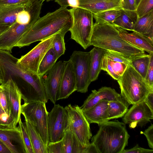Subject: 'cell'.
Listing matches in <instances>:
<instances>
[{
  "label": "cell",
  "instance_id": "ffe728a7",
  "mask_svg": "<svg viewBox=\"0 0 153 153\" xmlns=\"http://www.w3.org/2000/svg\"><path fill=\"white\" fill-rule=\"evenodd\" d=\"M77 7L87 10L93 14L109 10L122 9L120 0H78Z\"/></svg>",
  "mask_w": 153,
  "mask_h": 153
},
{
  "label": "cell",
  "instance_id": "4dcf8cb0",
  "mask_svg": "<svg viewBox=\"0 0 153 153\" xmlns=\"http://www.w3.org/2000/svg\"><path fill=\"white\" fill-rule=\"evenodd\" d=\"M144 54L130 60L135 70L145 79L149 64L151 55Z\"/></svg>",
  "mask_w": 153,
  "mask_h": 153
},
{
  "label": "cell",
  "instance_id": "1f68e13d",
  "mask_svg": "<svg viewBox=\"0 0 153 153\" xmlns=\"http://www.w3.org/2000/svg\"><path fill=\"white\" fill-rule=\"evenodd\" d=\"M121 9L109 10L93 14V18L96 22H106L113 25L114 21L121 14Z\"/></svg>",
  "mask_w": 153,
  "mask_h": 153
},
{
  "label": "cell",
  "instance_id": "5bb4252c",
  "mask_svg": "<svg viewBox=\"0 0 153 153\" xmlns=\"http://www.w3.org/2000/svg\"><path fill=\"white\" fill-rule=\"evenodd\" d=\"M153 119V113L144 101L132 105L123 116V122L131 128L142 127Z\"/></svg>",
  "mask_w": 153,
  "mask_h": 153
},
{
  "label": "cell",
  "instance_id": "44dd1931",
  "mask_svg": "<svg viewBox=\"0 0 153 153\" xmlns=\"http://www.w3.org/2000/svg\"><path fill=\"white\" fill-rule=\"evenodd\" d=\"M118 27L120 35L124 39L149 54H153V42L148 38L134 31L129 33L125 30Z\"/></svg>",
  "mask_w": 153,
  "mask_h": 153
},
{
  "label": "cell",
  "instance_id": "ba28073f",
  "mask_svg": "<svg viewBox=\"0 0 153 153\" xmlns=\"http://www.w3.org/2000/svg\"><path fill=\"white\" fill-rule=\"evenodd\" d=\"M65 108L68 116L67 128L72 131L83 147H87L90 143V140L92 137L90 123L78 105L69 104Z\"/></svg>",
  "mask_w": 153,
  "mask_h": 153
},
{
  "label": "cell",
  "instance_id": "484cf974",
  "mask_svg": "<svg viewBox=\"0 0 153 153\" xmlns=\"http://www.w3.org/2000/svg\"><path fill=\"white\" fill-rule=\"evenodd\" d=\"M106 50L94 47L91 51L90 79L91 82L96 80L101 70L102 60Z\"/></svg>",
  "mask_w": 153,
  "mask_h": 153
},
{
  "label": "cell",
  "instance_id": "4316f807",
  "mask_svg": "<svg viewBox=\"0 0 153 153\" xmlns=\"http://www.w3.org/2000/svg\"><path fill=\"white\" fill-rule=\"evenodd\" d=\"M25 121L34 153H48L47 146L38 132L27 120L25 118Z\"/></svg>",
  "mask_w": 153,
  "mask_h": 153
},
{
  "label": "cell",
  "instance_id": "4fadbf2b",
  "mask_svg": "<svg viewBox=\"0 0 153 153\" xmlns=\"http://www.w3.org/2000/svg\"><path fill=\"white\" fill-rule=\"evenodd\" d=\"M65 66L64 61H59L42 77L47 99L55 105Z\"/></svg>",
  "mask_w": 153,
  "mask_h": 153
},
{
  "label": "cell",
  "instance_id": "9c48e42d",
  "mask_svg": "<svg viewBox=\"0 0 153 153\" xmlns=\"http://www.w3.org/2000/svg\"><path fill=\"white\" fill-rule=\"evenodd\" d=\"M91 53L89 52L74 51L70 59L73 62L76 80V91L85 93L91 82L90 79Z\"/></svg>",
  "mask_w": 153,
  "mask_h": 153
},
{
  "label": "cell",
  "instance_id": "8992f818",
  "mask_svg": "<svg viewBox=\"0 0 153 153\" xmlns=\"http://www.w3.org/2000/svg\"><path fill=\"white\" fill-rule=\"evenodd\" d=\"M69 10L72 17V24L69 30L71 38L86 49L91 45L93 14L89 10L79 7L72 8Z\"/></svg>",
  "mask_w": 153,
  "mask_h": 153
},
{
  "label": "cell",
  "instance_id": "b9f144b4",
  "mask_svg": "<svg viewBox=\"0 0 153 153\" xmlns=\"http://www.w3.org/2000/svg\"><path fill=\"white\" fill-rule=\"evenodd\" d=\"M122 9L135 10L136 7L135 0H120Z\"/></svg>",
  "mask_w": 153,
  "mask_h": 153
},
{
  "label": "cell",
  "instance_id": "7bdbcfd3",
  "mask_svg": "<svg viewBox=\"0 0 153 153\" xmlns=\"http://www.w3.org/2000/svg\"><path fill=\"white\" fill-rule=\"evenodd\" d=\"M31 0H0V5L25 4Z\"/></svg>",
  "mask_w": 153,
  "mask_h": 153
},
{
  "label": "cell",
  "instance_id": "836d02e7",
  "mask_svg": "<svg viewBox=\"0 0 153 153\" xmlns=\"http://www.w3.org/2000/svg\"><path fill=\"white\" fill-rule=\"evenodd\" d=\"M18 127L20 130L26 153H34L30 137L26 129L25 123H23L21 119L18 123Z\"/></svg>",
  "mask_w": 153,
  "mask_h": 153
},
{
  "label": "cell",
  "instance_id": "603a6c76",
  "mask_svg": "<svg viewBox=\"0 0 153 153\" xmlns=\"http://www.w3.org/2000/svg\"><path fill=\"white\" fill-rule=\"evenodd\" d=\"M29 2L22 4L0 5V25H11L15 22L18 13L26 7Z\"/></svg>",
  "mask_w": 153,
  "mask_h": 153
},
{
  "label": "cell",
  "instance_id": "bcb514c9",
  "mask_svg": "<svg viewBox=\"0 0 153 153\" xmlns=\"http://www.w3.org/2000/svg\"><path fill=\"white\" fill-rule=\"evenodd\" d=\"M0 153H11L9 149L0 140Z\"/></svg>",
  "mask_w": 153,
  "mask_h": 153
},
{
  "label": "cell",
  "instance_id": "83f0119b",
  "mask_svg": "<svg viewBox=\"0 0 153 153\" xmlns=\"http://www.w3.org/2000/svg\"><path fill=\"white\" fill-rule=\"evenodd\" d=\"M63 153H84L83 147L72 131L67 128L62 137Z\"/></svg>",
  "mask_w": 153,
  "mask_h": 153
},
{
  "label": "cell",
  "instance_id": "e575fe53",
  "mask_svg": "<svg viewBox=\"0 0 153 153\" xmlns=\"http://www.w3.org/2000/svg\"><path fill=\"white\" fill-rule=\"evenodd\" d=\"M0 105L4 111L13 120L11 116L9 99L4 83L0 85Z\"/></svg>",
  "mask_w": 153,
  "mask_h": 153
},
{
  "label": "cell",
  "instance_id": "d4e9b609",
  "mask_svg": "<svg viewBox=\"0 0 153 153\" xmlns=\"http://www.w3.org/2000/svg\"><path fill=\"white\" fill-rule=\"evenodd\" d=\"M138 18L135 10L122 9L121 14L114 21L113 25L123 30L133 31Z\"/></svg>",
  "mask_w": 153,
  "mask_h": 153
},
{
  "label": "cell",
  "instance_id": "60d3db41",
  "mask_svg": "<svg viewBox=\"0 0 153 153\" xmlns=\"http://www.w3.org/2000/svg\"><path fill=\"white\" fill-rule=\"evenodd\" d=\"M153 149H145L139 146L137 144L133 147L124 149L122 153H153Z\"/></svg>",
  "mask_w": 153,
  "mask_h": 153
},
{
  "label": "cell",
  "instance_id": "3957f363",
  "mask_svg": "<svg viewBox=\"0 0 153 153\" xmlns=\"http://www.w3.org/2000/svg\"><path fill=\"white\" fill-rule=\"evenodd\" d=\"M90 44L117 52L129 60L145 54L144 50L122 38L117 27L106 22H96L94 24Z\"/></svg>",
  "mask_w": 153,
  "mask_h": 153
},
{
  "label": "cell",
  "instance_id": "681fc988",
  "mask_svg": "<svg viewBox=\"0 0 153 153\" xmlns=\"http://www.w3.org/2000/svg\"><path fill=\"white\" fill-rule=\"evenodd\" d=\"M140 1L141 0H135L136 7L138 5Z\"/></svg>",
  "mask_w": 153,
  "mask_h": 153
},
{
  "label": "cell",
  "instance_id": "8d00e7d4",
  "mask_svg": "<svg viewBox=\"0 0 153 153\" xmlns=\"http://www.w3.org/2000/svg\"><path fill=\"white\" fill-rule=\"evenodd\" d=\"M13 120L3 110L0 105V128H14Z\"/></svg>",
  "mask_w": 153,
  "mask_h": 153
},
{
  "label": "cell",
  "instance_id": "f35d334b",
  "mask_svg": "<svg viewBox=\"0 0 153 153\" xmlns=\"http://www.w3.org/2000/svg\"><path fill=\"white\" fill-rule=\"evenodd\" d=\"M145 81L151 90L153 91V54L151 55Z\"/></svg>",
  "mask_w": 153,
  "mask_h": 153
},
{
  "label": "cell",
  "instance_id": "f1b7e54d",
  "mask_svg": "<svg viewBox=\"0 0 153 153\" xmlns=\"http://www.w3.org/2000/svg\"><path fill=\"white\" fill-rule=\"evenodd\" d=\"M129 105L125 100L108 101L107 121L123 117L127 112Z\"/></svg>",
  "mask_w": 153,
  "mask_h": 153
},
{
  "label": "cell",
  "instance_id": "d6a6232c",
  "mask_svg": "<svg viewBox=\"0 0 153 153\" xmlns=\"http://www.w3.org/2000/svg\"><path fill=\"white\" fill-rule=\"evenodd\" d=\"M68 31V30H64L54 35L52 46L58 58L65 52V47L64 38L65 35Z\"/></svg>",
  "mask_w": 153,
  "mask_h": 153
},
{
  "label": "cell",
  "instance_id": "f546056e",
  "mask_svg": "<svg viewBox=\"0 0 153 153\" xmlns=\"http://www.w3.org/2000/svg\"><path fill=\"white\" fill-rule=\"evenodd\" d=\"M58 59L52 45L40 63L38 71V76L42 78L53 67Z\"/></svg>",
  "mask_w": 153,
  "mask_h": 153
},
{
  "label": "cell",
  "instance_id": "7a4b0ae2",
  "mask_svg": "<svg viewBox=\"0 0 153 153\" xmlns=\"http://www.w3.org/2000/svg\"><path fill=\"white\" fill-rule=\"evenodd\" d=\"M72 17L69 10L61 7L39 17L24 34L15 47L21 48L41 41L65 30H69Z\"/></svg>",
  "mask_w": 153,
  "mask_h": 153
},
{
  "label": "cell",
  "instance_id": "ac0fdd59",
  "mask_svg": "<svg viewBox=\"0 0 153 153\" xmlns=\"http://www.w3.org/2000/svg\"><path fill=\"white\" fill-rule=\"evenodd\" d=\"M0 140L11 153H26L21 132L18 126L0 128Z\"/></svg>",
  "mask_w": 153,
  "mask_h": 153
},
{
  "label": "cell",
  "instance_id": "30bf717a",
  "mask_svg": "<svg viewBox=\"0 0 153 153\" xmlns=\"http://www.w3.org/2000/svg\"><path fill=\"white\" fill-rule=\"evenodd\" d=\"M53 36L54 35L41 41L28 53L18 59L17 63L18 65L26 72L38 75L40 63L52 46Z\"/></svg>",
  "mask_w": 153,
  "mask_h": 153
},
{
  "label": "cell",
  "instance_id": "d590c367",
  "mask_svg": "<svg viewBox=\"0 0 153 153\" xmlns=\"http://www.w3.org/2000/svg\"><path fill=\"white\" fill-rule=\"evenodd\" d=\"M152 10L153 0H141L135 11L138 17H140Z\"/></svg>",
  "mask_w": 153,
  "mask_h": 153
},
{
  "label": "cell",
  "instance_id": "c3c4849f",
  "mask_svg": "<svg viewBox=\"0 0 153 153\" xmlns=\"http://www.w3.org/2000/svg\"><path fill=\"white\" fill-rule=\"evenodd\" d=\"M3 83V79L0 69V84Z\"/></svg>",
  "mask_w": 153,
  "mask_h": 153
},
{
  "label": "cell",
  "instance_id": "9a60e30c",
  "mask_svg": "<svg viewBox=\"0 0 153 153\" xmlns=\"http://www.w3.org/2000/svg\"><path fill=\"white\" fill-rule=\"evenodd\" d=\"M31 26L15 21L0 35V49L11 53L13 48Z\"/></svg>",
  "mask_w": 153,
  "mask_h": 153
},
{
  "label": "cell",
  "instance_id": "816d5d0a",
  "mask_svg": "<svg viewBox=\"0 0 153 153\" xmlns=\"http://www.w3.org/2000/svg\"><path fill=\"white\" fill-rule=\"evenodd\" d=\"M75 2H76V4H77H77H78V0H73Z\"/></svg>",
  "mask_w": 153,
  "mask_h": 153
},
{
  "label": "cell",
  "instance_id": "74e56055",
  "mask_svg": "<svg viewBox=\"0 0 153 153\" xmlns=\"http://www.w3.org/2000/svg\"><path fill=\"white\" fill-rule=\"evenodd\" d=\"M48 153H63V140L55 142H50L47 146Z\"/></svg>",
  "mask_w": 153,
  "mask_h": 153
},
{
  "label": "cell",
  "instance_id": "2e32d148",
  "mask_svg": "<svg viewBox=\"0 0 153 153\" xmlns=\"http://www.w3.org/2000/svg\"><path fill=\"white\" fill-rule=\"evenodd\" d=\"M10 104L11 116L15 127L21 118V103L23 94L15 82L11 78L4 83Z\"/></svg>",
  "mask_w": 153,
  "mask_h": 153
},
{
  "label": "cell",
  "instance_id": "cb8c5ba5",
  "mask_svg": "<svg viewBox=\"0 0 153 153\" xmlns=\"http://www.w3.org/2000/svg\"><path fill=\"white\" fill-rule=\"evenodd\" d=\"M134 31L145 36L153 42V10L138 17Z\"/></svg>",
  "mask_w": 153,
  "mask_h": 153
},
{
  "label": "cell",
  "instance_id": "e0dca14e",
  "mask_svg": "<svg viewBox=\"0 0 153 153\" xmlns=\"http://www.w3.org/2000/svg\"><path fill=\"white\" fill-rule=\"evenodd\" d=\"M65 66L57 101L68 98L76 91V80L73 62L69 59L64 61Z\"/></svg>",
  "mask_w": 153,
  "mask_h": 153
},
{
  "label": "cell",
  "instance_id": "ee69618b",
  "mask_svg": "<svg viewBox=\"0 0 153 153\" xmlns=\"http://www.w3.org/2000/svg\"><path fill=\"white\" fill-rule=\"evenodd\" d=\"M144 101L153 113V91H150L148 93Z\"/></svg>",
  "mask_w": 153,
  "mask_h": 153
},
{
  "label": "cell",
  "instance_id": "ab89813d",
  "mask_svg": "<svg viewBox=\"0 0 153 153\" xmlns=\"http://www.w3.org/2000/svg\"><path fill=\"white\" fill-rule=\"evenodd\" d=\"M146 137L149 147L153 149V125L152 124L144 131L141 132Z\"/></svg>",
  "mask_w": 153,
  "mask_h": 153
},
{
  "label": "cell",
  "instance_id": "7402d4cb",
  "mask_svg": "<svg viewBox=\"0 0 153 153\" xmlns=\"http://www.w3.org/2000/svg\"><path fill=\"white\" fill-rule=\"evenodd\" d=\"M108 101L101 100L91 108L82 113L90 123H96L98 125L107 121V108Z\"/></svg>",
  "mask_w": 153,
  "mask_h": 153
},
{
  "label": "cell",
  "instance_id": "52a82bcc",
  "mask_svg": "<svg viewBox=\"0 0 153 153\" xmlns=\"http://www.w3.org/2000/svg\"><path fill=\"white\" fill-rule=\"evenodd\" d=\"M21 114L33 126L41 136L45 145L50 142L48 130V113L45 103L22 99Z\"/></svg>",
  "mask_w": 153,
  "mask_h": 153
},
{
  "label": "cell",
  "instance_id": "f907efd6",
  "mask_svg": "<svg viewBox=\"0 0 153 153\" xmlns=\"http://www.w3.org/2000/svg\"><path fill=\"white\" fill-rule=\"evenodd\" d=\"M40 0L43 2V1H53V0Z\"/></svg>",
  "mask_w": 153,
  "mask_h": 153
},
{
  "label": "cell",
  "instance_id": "8fae6325",
  "mask_svg": "<svg viewBox=\"0 0 153 153\" xmlns=\"http://www.w3.org/2000/svg\"><path fill=\"white\" fill-rule=\"evenodd\" d=\"M68 116L65 108L55 105L48 113V130L50 142L58 141L62 138L67 128Z\"/></svg>",
  "mask_w": 153,
  "mask_h": 153
},
{
  "label": "cell",
  "instance_id": "d6986e66",
  "mask_svg": "<svg viewBox=\"0 0 153 153\" xmlns=\"http://www.w3.org/2000/svg\"><path fill=\"white\" fill-rule=\"evenodd\" d=\"M91 92L83 105L80 107L82 111L91 108L103 100L108 101L125 100L114 89L110 87H102L98 90H94Z\"/></svg>",
  "mask_w": 153,
  "mask_h": 153
},
{
  "label": "cell",
  "instance_id": "5b68a950",
  "mask_svg": "<svg viewBox=\"0 0 153 153\" xmlns=\"http://www.w3.org/2000/svg\"><path fill=\"white\" fill-rule=\"evenodd\" d=\"M117 81L120 94L130 105L144 101L148 93L153 91L131 63Z\"/></svg>",
  "mask_w": 153,
  "mask_h": 153
},
{
  "label": "cell",
  "instance_id": "f6af8a7d",
  "mask_svg": "<svg viewBox=\"0 0 153 153\" xmlns=\"http://www.w3.org/2000/svg\"><path fill=\"white\" fill-rule=\"evenodd\" d=\"M84 153H99L95 145L91 143L85 147Z\"/></svg>",
  "mask_w": 153,
  "mask_h": 153
},
{
  "label": "cell",
  "instance_id": "7dc6e473",
  "mask_svg": "<svg viewBox=\"0 0 153 153\" xmlns=\"http://www.w3.org/2000/svg\"><path fill=\"white\" fill-rule=\"evenodd\" d=\"M9 27V26L6 25H0V35Z\"/></svg>",
  "mask_w": 153,
  "mask_h": 153
},
{
  "label": "cell",
  "instance_id": "6da1fadb",
  "mask_svg": "<svg viewBox=\"0 0 153 153\" xmlns=\"http://www.w3.org/2000/svg\"><path fill=\"white\" fill-rule=\"evenodd\" d=\"M18 60L9 52L0 49V69L3 83L11 78L17 85L20 84L28 99L45 101L47 98L42 78L25 71L18 64Z\"/></svg>",
  "mask_w": 153,
  "mask_h": 153
},
{
  "label": "cell",
  "instance_id": "277c9868",
  "mask_svg": "<svg viewBox=\"0 0 153 153\" xmlns=\"http://www.w3.org/2000/svg\"><path fill=\"white\" fill-rule=\"evenodd\" d=\"M97 133L91 142L99 153H122L128 145L130 135L123 122L115 120L98 125Z\"/></svg>",
  "mask_w": 153,
  "mask_h": 153
},
{
  "label": "cell",
  "instance_id": "7c38bea8",
  "mask_svg": "<svg viewBox=\"0 0 153 153\" xmlns=\"http://www.w3.org/2000/svg\"><path fill=\"white\" fill-rule=\"evenodd\" d=\"M130 63V60L121 54L106 50L102 60L101 70L106 71L112 78L117 80Z\"/></svg>",
  "mask_w": 153,
  "mask_h": 153
}]
</instances>
